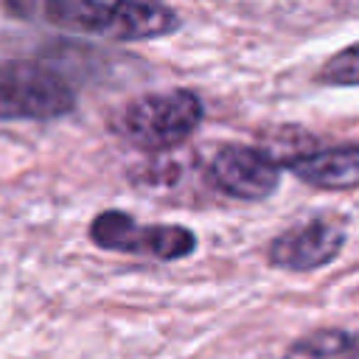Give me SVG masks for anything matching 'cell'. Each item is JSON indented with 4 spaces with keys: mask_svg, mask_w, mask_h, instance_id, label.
<instances>
[{
    "mask_svg": "<svg viewBox=\"0 0 359 359\" xmlns=\"http://www.w3.org/2000/svg\"><path fill=\"white\" fill-rule=\"evenodd\" d=\"M345 224L331 216L306 219L269 241L266 261L286 272H314L331 264L345 247Z\"/></svg>",
    "mask_w": 359,
    "mask_h": 359,
    "instance_id": "6",
    "label": "cell"
},
{
    "mask_svg": "<svg viewBox=\"0 0 359 359\" xmlns=\"http://www.w3.org/2000/svg\"><path fill=\"white\" fill-rule=\"evenodd\" d=\"M76 90L31 59H0V121H50L73 112Z\"/></svg>",
    "mask_w": 359,
    "mask_h": 359,
    "instance_id": "3",
    "label": "cell"
},
{
    "mask_svg": "<svg viewBox=\"0 0 359 359\" xmlns=\"http://www.w3.org/2000/svg\"><path fill=\"white\" fill-rule=\"evenodd\" d=\"M205 107L194 90L177 87L165 93H146L126 101L112 115V132L143 151H165L180 146L202 123Z\"/></svg>",
    "mask_w": 359,
    "mask_h": 359,
    "instance_id": "2",
    "label": "cell"
},
{
    "mask_svg": "<svg viewBox=\"0 0 359 359\" xmlns=\"http://www.w3.org/2000/svg\"><path fill=\"white\" fill-rule=\"evenodd\" d=\"M283 359H359V328H320L294 339Z\"/></svg>",
    "mask_w": 359,
    "mask_h": 359,
    "instance_id": "8",
    "label": "cell"
},
{
    "mask_svg": "<svg viewBox=\"0 0 359 359\" xmlns=\"http://www.w3.org/2000/svg\"><path fill=\"white\" fill-rule=\"evenodd\" d=\"M210 182L241 202H261L278 191L280 163L264 146L224 143L208 163Z\"/></svg>",
    "mask_w": 359,
    "mask_h": 359,
    "instance_id": "5",
    "label": "cell"
},
{
    "mask_svg": "<svg viewBox=\"0 0 359 359\" xmlns=\"http://www.w3.org/2000/svg\"><path fill=\"white\" fill-rule=\"evenodd\" d=\"M314 81L325 87H359V42L328 56L317 70Z\"/></svg>",
    "mask_w": 359,
    "mask_h": 359,
    "instance_id": "9",
    "label": "cell"
},
{
    "mask_svg": "<svg viewBox=\"0 0 359 359\" xmlns=\"http://www.w3.org/2000/svg\"><path fill=\"white\" fill-rule=\"evenodd\" d=\"M90 238L101 250L180 261L196 250V233L185 224H140L123 210H104L90 222Z\"/></svg>",
    "mask_w": 359,
    "mask_h": 359,
    "instance_id": "4",
    "label": "cell"
},
{
    "mask_svg": "<svg viewBox=\"0 0 359 359\" xmlns=\"http://www.w3.org/2000/svg\"><path fill=\"white\" fill-rule=\"evenodd\" d=\"M8 14L39 17L48 25L90 34L118 42L157 39L174 34L182 20L171 6L163 3H135V0H42V3H6Z\"/></svg>",
    "mask_w": 359,
    "mask_h": 359,
    "instance_id": "1",
    "label": "cell"
},
{
    "mask_svg": "<svg viewBox=\"0 0 359 359\" xmlns=\"http://www.w3.org/2000/svg\"><path fill=\"white\" fill-rule=\"evenodd\" d=\"M280 168H289L297 180L323 191H351L359 188V143L325 146L300 151L286 160Z\"/></svg>",
    "mask_w": 359,
    "mask_h": 359,
    "instance_id": "7",
    "label": "cell"
}]
</instances>
